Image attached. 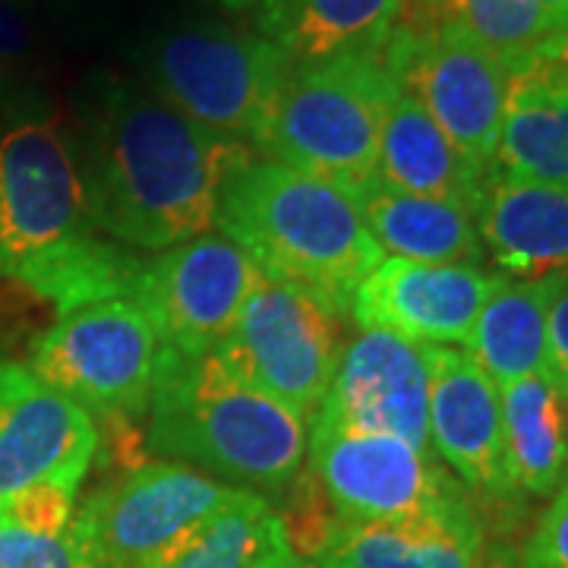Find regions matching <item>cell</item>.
Wrapping results in <instances>:
<instances>
[{"label":"cell","instance_id":"cell-1","mask_svg":"<svg viewBox=\"0 0 568 568\" xmlns=\"http://www.w3.org/2000/svg\"><path fill=\"white\" fill-rule=\"evenodd\" d=\"M77 162L95 231L123 246L171 250L212 231L222 186L253 152L145 85L108 80L89 95Z\"/></svg>","mask_w":568,"mask_h":568},{"label":"cell","instance_id":"cell-2","mask_svg":"<svg viewBox=\"0 0 568 568\" xmlns=\"http://www.w3.org/2000/svg\"><path fill=\"white\" fill-rule=\"evenodd\" d=\"M149 410V446L231 487L268 499L304 470V417L234 376L215 354L190 357L162 345Z\"/></svg>","mask_w":568,"mask_h":568},{"label":"cell","instance_id":"cell-3","mask_svg":"<svg viewBox=\"0 0 568 568\" xmlns=\"http://www.w3.org/2000/svg\"><path fill=\"white\" fill-rule=\"evenodd\" d=\"M215 224L265 275L301 284L338 313L383 263V246L347 190L275 159H253L227 178Z\"/></svg>","mask_w":568,"mask_h":568},{"label":"cell","instance_id":"cell-4","mask_svg":"<svg viewBox=\"0 0 568 568\" xmlns=\"http://www.w3.org/2000/svg\"><path fill=\"white\" fill-rule=\"evenodd\" d=\"M398 92L386 51L294 63L260 149L357 196L379 178L383 126Z\"/></svg>","mask_w":568,"mask_h":568},{"label":"cell","instance_id":"cell-5","mask_svg":"<svg viewBox=\"0 0 568 568\" xmlns=\"http://www.w3.org/2000/svg\"><path fill=\"white\" fill-rule=\"evenodd\" d=\"M294 61L265 36L227 26H174L142 41L145 89L190 121L263 145Z\"/></svg>","mask_w":568,"mask_h":568},{"label":"cell","instance_id":"cell-6","mask_svg":"<svg viewBox=\"0 0 568 568\" xmlns=\"http://www.w3.org/2000/svg\"><path fill=\"white\" fill-rule=\"evenodd\" d=\"M162 335L133 297L99 301L63 313L32 347L29 369L104 420L149 410Z\"/></svg>","mask_w":568,"mask_h":568},{"label":"cell","instance_id":"cell-7","mask_svg":"<svg viewBox=\"0 0 568 568\" xmlns=\"http://www.w3.org/2000/svg\"><path fill=\"white\" fill-rule=\"evenodd\" d=\"M338 316L320 294L265 275L212 354L306 420L323 405L345 351Z\"/></svg>","mask_w":568,"mask_h":568},{"label":"cell","instance_id":"cell-8","mask_svg":"<svg viewBox=\"0 0 568 568\" xmlns=\"http://www.w3.org/2000/svg\"><path fill=\"white\" fill-rule=\"evenodd\" d=\"M77 152L51 118L26 114L0 133V275L22 278L92 234Z\"/></svg>","mask_w":568,"mask_h":568},{"label":"cell","instance_id":"cell-9","mask_svg":"<svg viewBox=\"0 0 568 568\" xmlns=\"http://www.w3.org/2000/svg\"><path fill=\"white\" fill-rule=\"evenodd\" d=\"M237 489L181 462H145L104 480L73 528L95 568H142L205 525Z\"/></svg>","mask_w":568,"mask_h":568},{"label":"cell","instance_id":"cell-10","mask_svg":"<svg viewBox=\"0 0 568 568\" xmlns=\"http://www.w3.org/2000/svg\"><path fill=\"white\" fill-rule=\"evenodd\" d=\"M386 61L398 89L424 104L465 155L484 168L496 164L508 67L480 41L455 26H405L392 32Z\"/></svg>","mask_w":568,"mask_h":568},{"label":"cell","instance_id":"cell-11","mask_svg":"<svg viewBox=\"0 0 568 568\" xmlns=\"http://www.w3.org/2000/svg\"><path fill=\"white\" fill-rule=\"evenodd\" d=\"M310 458L325 499L345 521L410 518L467 503L462 484L429 452L395 436L313 424Z\"/></svg>","mask_w":568,"mask_h":568},{"label":"cell","instance_id":"cell-12","mask_svg":"<svg viewBox=\"0 0 568 568\" xmlns=\"http://www.w3.org/2000/svg\"><path fill=\"white\" fill-rule=\"evenodd\" d=\"M263 278L256 260L234 241L203 234L149 260L136 301L152 316L164 347L203 357L227 338Z\"/></svg>","mask_w":568,"mask_h":568},{"label":"cell","instance_id":"cell-13","mask_svg":"<svg viewBox=\"0 0 568 568\" xmlns=\"http://www.w3.org/2000/svg\"><path fill=\"white\" fill-rule=\"evenodd\" d=\"M95 452L99 426L85 407L26 364L0 361V508L39 487L77 493Z\"/></svg>","mask_w":568,"mask_h":568},{"label":"cell","instance_id":"cell-14","mask_svg":"<svg viewBox=\"0 0 568 568\" xmlns=\"http://www.w3.org/2000/svg\"><path fill=\"white\" fill-rule=\"evenodd\" d=\"M313 424L383 433L433 455L429 376L420 345L386 328H364L354 335L342 351Z\"/></svg>","mask_w":568,"mask_h":568},{"label":"cell","instance_id":"cell-15","mask_svg":"<svg viewBox=\"0 0 568 568\" xmlns=\"http://www.w3.org/2000/svg\"><path fill=\"white\" fill-rule=\"evenodd\" d=\"M420 351L429 376L433 452L480 499L506 508L521 503L508 470L499 386L467 351L448 345H420Z\"/></svg>","mask_w":568,"mask_h":568},{"label":"cell","instance_id":"cell-16","mask_svg":"<svg viewBox=\"0 0 568 568\" xmlns=\"http://www.w3.org/2000/svg\"><path fill=\"white\" fill-rule=\"evenodd\" d=\"M503 275L480 265L383 260L354 291L347 313L417 345H467L477 313Z\"/></svg>","mask_w":568,"mask_h":568},{"label":"cell","instance_id":"cell-17","mask_svg":"<svg viewBox=\"0 0 568 568\" xmlns=\"http://www.w3.org/2000/svg\"><path fill=\"white\" fill-rule=\"evenodd\" d=\"M487 549L470 503L386 521H342L320 568H477Z\"/></svg>","mask_w":568,"mask_h":568},{"label":"cell","instance_id":"cell-18","mask_svg":"<svg viewBox=\"0 0 568 568\" xmlns=\"http://www.w3.org/2000/svg\"><path fill=\"white\" fill-rule=\"evenodd\" d=\"M477 231L493 263L508 275L568 272V183L489 174Z\"/></svg>","mask_w":568,"mask_h":568},{"label":"cell","instance_id":"cell-19","mask_svg":"<svg viewBox=\"0 0 568 568\" xmlns=\"http://www.w3.org/2000/svg\"><path fill=\"white\" fill-rule=\"evenodd\" d=\"M493 168L465 155L414 95L398 92L379 142V181L467 209L477 219Z\"/></svg>","mask_w":568,"mask_h":568},{"label":"cell","instance_id":"cell-20","mask_svg":"<svg viewBox=\"0 0 568 568\" xmlns=\"http://www.w3.org/2000/svg\"><path fill=\"white\" fill-rule=\"evenodd\" d=\"M499 171L568 183V70L534 58L508 77Z\"/></svg>","mask_w":568,"mask_h":568},{"label":"cell","instance_id":"cell-21","mask_svg":"<svg viewBox=\"0 0 568 568\" xmlns=\"http://www.w3.org/2000/svg\"><path fill=\"white\" fill-rule=\"evenodd\" d=\"M260 29L294 63L383 54L405 0H256Z\"/></svg>","mask_w":568,"mask_h":568},{"label":"cell","instance_id":"cell-22","mask_svg":"<svg viewBox=\"0 0 568 568\" xmlns=\"http://www.w3.org/2000/svg\"><path fill=\"white\" fill-rule=\"evenodd\" d=\"M354 200L373 241L402 260L480 265L487 256L477 219L462 205L395 190L379 178Z\"/></svg>","mask_w":568,"mask_h":568},{"label":"cell","instance_id":"cell-23","mask_svg":"<svg viewBox=\"0 0 568 568\" xmlns=\"http://www.w3.org/2000/svg\"><path fill=\"white\" fill-rule=\"evenodd\" d=\"M503 436L518 493L549 496L568 477L566 379L544 366L525 379L499 386Z\"/></svg>","mask_w":568,"mask_h":568},{"label":"cell","instance_id":"cell-24","mask_svg":"<svg viewBox=\"0 0 568 568\" xmlns=\"http://www.w3.org/2000/svg\"><path fill=\"white\" fill-rule=\"evenodd\" d=\"M568 272L496 284L467 338V354L496 386H508L547 366V323Z\"/></svg>","mask_w":568,"mask_h":568},{"label":"cell","instance_id":"cell-25","mask_svg":"<svg viewBox=\"0 0 568 568\" xmlns=\"http://www.w3.org/2000/svg\"><path fill=\"white\" fill-rule=\"evenodd\" d=\"M405 26H455L506 63L508 73L530 63L562 29L544 0H414Z\"/></svg>","mask_w":568,"mask_h":568},{"label":"cell","instance_id":"cell-26","mask_svg":"<svg viewBox=\"0 0 568 568\" xmlns=\"http://www.w3.org/2000/svg\"><path fill=\"white\" fill-rule=\"evenodd\" d=\"M145 260L133 256L130 250L118 244L99 241L95 231L80 237L77 244L61 250L36 272H29L22 284L32 287L39 297L54 301L58 310L70 313L77 306L114 301V297H133L140 291Z\"/></svg>","mask_w":568,"mask_h":568},{"label":"cell","instance_id":"cell-27","mask_svg":"<svg viewBox=\"0 0 568 568\" xmlns=\"http://www.w3.org/2000/svg\"><path fill=\"white\" fill-rule=\"evenodd\" d=\"M275 508L263 493L237 489L205 525L142 568H250L260 556Z\"/></svg>","mask_w":568,"mask_h":568},{"label":"cell","instance_id":"cell-28","mask_svg":"<svg viewBox=\"0 0 568 568\" xmlns=\"http://www.w3.org/2000/svg\"><path fill=\"white\" fill-rule=\"evenodd\" d=\"M0 568H95L77 528L32 530L0 511Z\"/></svg>","mask_w":568,"mask_h":568},{"label":"cell","instance_id":"cell-29","mask_svg":"<svg viewBox=\"0 0 568 568\" xmlns=\"http://www.w3.org/2000/svg\"><path fill=\"white\" fill-rule=\"evenodd\" d=\"M39 29L26 0H0V95H17L39 61Z\"/></svg>","mask_w":568,"mask_h":568},{"label":"cell","instance_id":"cell-30","mask_svg":"<svg viewBox=\"0 0 568 568\" xmlns=\"http://www.w3.org/2000/svg\"><path fill=\"white\" fill-rule=\"evenodd\" d=\"M521 568H568V484L556 489L521 552Z\"/></svg>","mask_w":568,"mask_h":568},{"label":"cell","instance_id":"cell-31","mask_svg":"<svg viewBox=\"0 0 568 568\" xmlns=\"http://www.w3.org/2000/svg\"><path fill=\"white\" fill-rule=\"evenodd\" d=\"M547 364L566 379L568 376V284L552 301L547 323Z\"/></svg>","mask_w":568,"mask_h":568},{"label":"cell","instance_id":"cell-32","mask_svg":"<svg viewBox=\"0 0 568 568\" xmlns=\"http://www.w3.org/2000/svg\"><path fill=\"white\" fill-rule=\"evenodd\" d=\"M250 568H320L316 562H310V559H301L294 549L284 544V534L282 525H278V518L272 521V528H268V537H265L263 549H260V556L253 559V566Z\"/></svg>","mask_w":568,"mask_h":568},{"label":"cell","instance_id":"cell-33","mask_svg":"<svg viewBox=\"0 0 568 568\" xmlns=\"http://www.w3.org/2000/svg\"><path fill=\"white\" fill-rule=\"evenodd\" d=\"M477 568H521V562L508 547H487Z\"/></svg>","mask_w":568,"mask_h":568},{"label":"cell","instance_id":"cell-34","mask_svg":"<svg viewBox=\"0 0 568 568\" xmlns=\"http://www.w3.org/2000/svg\"><path fill=\"white\" fill-rule=\"evenodd\" d=\"M537 58H540V61L556 63V67H562V70H568V32L556 36V39L549 41L547 48H544Z\"/></svg>","mask_w":568,"mask_h":568},{"label":"cell","instance_id":"cell-35","mask_svg":"<svg viewBox=\"0 0 568 568\" xmlns=\"http://www.w3.org/2000/svg\"><path fill=\"white\" fill-rule=\"evenodd\" d=\"M544 7L549 10V17L556 20V26L568 32V0H544Z\"/></svg>","mask_w":568,"mask_h":568},{"label":"cell","instance_id":"cell-36","mask_svg":"<svg viewBox=\"0 0 568 568\" xmlns=\"http://www.w3.org/2000/svg\"><path fill=\"white\" fill-rule=\"evenodd\" d=\"M224 10H246V7H253L256 0H219Z\"/></svg>","mask_w":568,"mask_h":568},{"label":"cell","instance_id":"cell-37","mask_svg":"<svg viewBox=\"0 0 568 568\" xmlns=\"http://www.w3.org/2000/svg\"><path fill=\"white\" fill-rule=\"evenodd\" d=\"M566 405H568V376H566Z\"/></svg>","mask_w":568,"mask_h":568}]
</instances>
